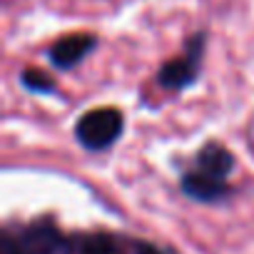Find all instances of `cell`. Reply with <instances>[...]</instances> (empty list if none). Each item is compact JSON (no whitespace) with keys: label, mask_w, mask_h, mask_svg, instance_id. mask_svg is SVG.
<instances>
[{"label":"cell","mask_w":254,"mask_h":254,"mask_svg":"<svg viewBox=\"0 0 254 254\" xmlns=\"http://www.w3.org/2000/svg\"><path fill=\"white\" fill-rule=\"evenodd\" d=\"M125 130V117L120 110L115 107H97L85 112L77 125H75V137L85 150L100 152L107 150L110 145H115L120 140Z\"/></svg>","instance_id":"obj_1"},{"label":"cell","mask_w":254,"mask_h":254,"mask_svg":"<svg viewBox=\"0 0 254 254\" xmlns=\"http://www.w3.org/2000/svg\"><path fill=\"white\" fill-rule=\"evenodd\" d=\"M204 33H194L187 43H185V53L167 60L160 72H157V82L165 90H185L190 85L197 82L199 77V67H202V55H204Z\"/></svg>","instance_id":"obj_2"},{"label":"cell","mask_w":254,"mask_h":254,"mask_svg":"<svg viewBox=\"0 0 254 254\" xmlns=\"http://www.w3.org/2000/svg\"><path fill=\"white\" fill-rule=\"evenodd\" d=\"M0 254H70V247L50 224H35L20 234L0 237Z\"/></svg>","instance_id":"obj_3"},{"label":"cell","mask_w":254,"mask_h":254,"mask_svg":"<svg viewBox=\"0 0 254 254\" xmlns=\"http://www.w3.org/2000/svg\"><path fill=\"white\" fill-rule=\"evenodd\" d=\"M95 48H97V38L92 33H72L55 40L48 48V60L58 70H70L77 63H82Z\"/></svg>","instance_id":"obj_4"},{"label":"cell","mask_w":254,"mask_h":254,"mask_svg":"<svg viewBox=\"0 0 254 254\" xmlns=\"http://www.w3.org/2000/svg\"><path fill=\"white\" fill-rule=\"evenodd\" d=\"M234 170V155L219 145V142H207L199 152H197V160H194V172L214 180V182H224L227 185V177L232 175Z\"/></svg>","instance_id":"obj_5"},{"label":"cell","mask_w":254,"mask_h":254,"mask_svg":"<svg viewBox=\"0 0 254 254\" xmlns=\"http://www.w3.org/2000/svg\"><path fill=\"white\" fill-rule=\"evenodd\" d=\"M182 192L197 202H217V199H224L229 194V187L224 182H214V180L190 170L182 177Z\"/></svg>","instance_id":"obj_6"},{"label":"cell","mask_w":254,"mask_h":254,"mask_svg":"<svg viewBox=\"0 0 254 254\" xmlns=\"http://www.w3.org/2000/svg\"><path fill=\"white\" fill-rule=\"evenodd\" d=\"M80 254H125L112 234H90L80 244Z\"/></svg>","instance_id":"obj_7"},{"label":"cell","mask_w":254,"mask_h":254,"mask_svg":"<svg viewBox=\"0 0 254 254\" xmlns=\"http://www.w3.org/2000/svg\"><path fill=\"white\" fill-rule=\"evenodd\" d=\"M20 82L28 92H35V95H53L55 92V80L50 75H45L43 70H35V67H28L20 72Z\"/></svg>","instance_id":"obj_8"},{"label":"cell","mask_w":254,"mask_h":254,"mask_svg":"<svg viewBox=\"0 0 254 254\" xmlns=\"http://www.w3.org/2000/svg\"><path fill=\"white\" fill-rule=\"evenodd\" d=\"M137 254H160L155 247H150V244H140V249H137Z\"/></svg>","instance_id":"obj_9"}]
</instances>
